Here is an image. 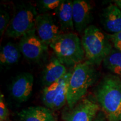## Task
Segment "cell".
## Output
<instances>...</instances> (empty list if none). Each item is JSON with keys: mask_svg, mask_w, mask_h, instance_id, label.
Segmentation results:
<instances>
[{"mask_svg": "<svg viewBox=\"0 0 121 121\" xmlns=\"http://www.w3.org/2000/svg\"><path fill=\"white\" fill-rule=\"evenodd\" d=\"M94 94L109 121H121V78L113 74L105 76L95 87Z\"/></svg>", "mask_w": 121, "mask_h": 121, "instance_id": "cell-1", "label": "cell"}, {"mask_svg": "<svg viewBox=\"0 0 121 121\" xmlns=\"http://www.w3.org/2000/svg\"><path fill=\"white\" fill-rule=\"evenodd\" d=\"M99 73L94 65L87 60L76 65L68 85L67 104L72 108L84 98L87 90L98 81Z\"/></svg>", "mask_w": 121, "mask_h": 121, "instance_id": "cell-2", "label": "cell"}, {"mask_svg": "<svg viewBox=\"0 0 121 121\" xmlns=\"http://www.w3.org/2000/svg\"><path fill=\"white\" fill-rule=\"evenodd\" d=\"M81 42L86 60L99 66L113 48L109 34L90 25L83 33Z\"/></svg>", "mask_w": 121, "mask_h": 121, "instance_id": "cell-3", "label": "cell"}, {"mask_svg": "<svg viewBox=\"0 0 121 121\" xmlns=\"http://www.w3.org/2000/svg\"><path fill=\"white\" fill-rule=\"evenodd\" d=\"M49 47L66 67H75L85 57L81 39L73 32L62 33Z\"/></svg>", "mask_w": 121, "mask_h": 121, "instance_id": "cell-4", "label": "cell"}, {"mask_svg": "<svg viewBox=\"0 0 121 121\" xmlns=\"http://www.w3.org/2000/svg\"><path fill=\"white\" fill-rule=\"evenodd\" d=\"M38 14L37 7L31 3L22 2L16 4L5 35L13 38L22 37L35 29Z\"/></svg>", "mask_w": 121, "mask_h": 121, "instance_id": "cell-5", "label": "cell"}, {"mask_svg": "<svg viewBox=\"0 0 121 121\" xmlns=\"http://www.w3.org/2000/svg\"><path fill=\"white\" fill-rule=\"evenodd\" d=\"M72 71L56 82L44 87L42 93V101L45 107L52 111L60 109L67 103L68 85Z\"/></svg>", "mask_w": 121, "mask_h": 121, "instance_id": "cell-6", "label": "cell"}, {"mask_svg": "<svg viewBox=\"0 0 121 121\" xmlns=\"http://www.w3.org/2000/svg\"><path fill=\"white\" fill-rule=\"evenodd\" d=\"M48 46L39 38L35 29L25 34L20 39L19 47L21 53L31 62H38L47 52Z\"/></svg>", "mask_w": 121, "mask_h": 121, "instance_id": "cell-7", "label": "cell"}, {"mask_svg": "<svg viewBox=\"0 0 121 121\" xmlns=\"http://www.w3.org/2000/svg\"><path fill=\"white\" fill-rule=\"evenodd\" d=\"M99 110L100 106L95 100L84 98L72 108L65 109L62 118L64 121H94Z\"/></svg>", "mask_w": 121, "mask_h": 121, "instance_id": "cell-8", "label": "cell"}, {"mask_svg": "<svg viewBox=\"0 0 121 121\" xmlns=\"http://www.w3.org/2000/svg\"><path fill=\"white\" fill-rule=\"evenodd\" d=\"M35 29L39 38L49 46L63 33L56 18L50 13L38 14Z\"/></svg>", "mask_w": 121, "mask_h": 121, "instance_id": "cell-9", "label": "cell"}, {"mask_svg": "<svg viewBox=\"0 0 121 121\" xmlns=\"http://www.w3.org/2000/svg\"><path fill=\"white\" fill-rule=\"evenodd\" d=\"M34 78L29 72H22L15 77L10 86V93L16 102H26L33 93Z\"/></svg>", "mask_w": 121, "mask_h": 121, "instance_id": "cell-10", "label": "cell"}, {"mask_svg": "<svg viewBox=\"0 0 121 121\" xmlns=\"http://www.w3.org/2000/svg\"><path fill=\"white\" fill-rule=\"evenodd\" d=\"M72 9L75 29L83 33L92 22L93 6L87 0H74Z\"/></svg>", "mask_w": 121, "mask_h": 121, "instance_id": "cell-11", "label": "cell"}, {"mask_svg": "<svg viewBox=\"0 0 121 121\" xmlns=\"http://www.w3.org/2000/svg\"><path fill=\"white\" fill-rule=\"evenodd\" d=\"M100 22L104 30L114 34L121 31V10L116 4H110L103 9Z\"/></svg>", "mask_w": 121, "mask_h": 121, "instance_id": "cell-12", "label": "cell"}, {"mask_svg": "<svg viewBox=\"0 0 121 121\" xmlns=\"http://www.w3.org/2000/svg\"><path fill=\"white\" fill-rule=\"evenodd\" d=\"M67 69L56 57H52L44 67L42 73L43 87L56 82L67 73Z\"/></svg>", "mask_w": 121, "mask_h": 121, "instance_id": "cell-13", "label": "cell"}, {"mask_svg": "<svg viewBox=\"0 0 121 121\" xmlns=\"http://www.w3.org/2000/svg\"><path fill=\"white\" fill-rule=\"evenodd\" d=\"M73 1L62 0L54 11L56 18L63 33L72 32L75 29L73 20Z\"/></svg>", "mask_w": 121, "mask_h": 121, "instance_id": "cell-14", "label": "cell"}, {"mask_svg": "<svg viewBox=\"0 0 121 121\" xmlns=\"http://www.w3.org/2000/svg\"><path fill=\"white\" fill-rule=\"evenodd\" d=\"M20 121H57L53 111L45 107H30L18 113Z\"/></svg>", "mask_w": 121, "mask_h": 121, "instance_id": "cell-15", "label": "cell"}, {"mask_svg": "<svg viewBox=\"0 0 121 121\" xmlns=\"http://www.w3.org/2000/svg\"><path fill=\"white\" fill-rule=\"evenodd\" d=\"M22 57L18 45L12 42L1 47L0 50V65L1 67H10L17 64Z\"/></svg>", "mask_w": 121, "mask_h": 121, "instance_id": "cell-16", "label": "cell"}, {"mask_svg": "<svg viewBox=\"0 0 121 121\" xmlns=\"http://www.w3.org/2000/svg\"><path fill=\"white\" fill-rule=\"evenodd\" d=\"M104 67L121 78V52L113 47L103 61Z\"/></svg>", "mask_w": 121, "mask_h": 121, "instance_id": "cell-17", "label": "cell"}, {"mask_svg": "<svg viewBox=\"0 0 121 121\" xmlns=\"http://www.w3.org/2000/svg\"><path fill=\"white\" fill-rule=\"evenodd\" d=\"M61 1L62 0H40L37 1L35 6L39 14H43L52 10L54 11Z\"/></svg>", "mask_w": 121, "mask_h": 121, "instance_id": "cell-18", "label": "cell"}, {"mask_svg": "<svg viewBox=\"0 0 121 121\" xmlns=\"http://www.w3.org/2000/svg\"><path fill=\"white\" fill-rule=\"evenodd\" d=\"M11 19L9 12L6 9L1 7L0 10V35L1 37L5 34L8 28Z\"/></svg>", "mask_w": 121, "mask_h": 121, "instance_id": "cell-19", "label": "cell"}, {"mask_svg": "<svg viewBox=\"0 0 121 121\" xmlns=\"http://www.w3.org/2000/svg\"><path fill=\"white\" fill-rule=\"evenodd\" d=\"M9 111L4 95H0V121H9Z\"/></svg>", "mask_w": 121, "mask_h": 121, "instance_id": "cell-20", "label": "cell"}, {"mask_svg": "<svg viewBox=\"0 0 121 121\" xmlns=\"http://www.w3.org/2000/svg\"><path fill=\"white\" fill-rule=\"evenodd\" d=\"M113 47L121 52V31L114 34H109Z\"/></svg>", "mask_w": 121, "mask_h": 121, "instance_id": "cell-21", "label": "cell"}, {"mask_svg": "<svg viewBox=\"0 0 121 121\" xmlns=\"http://www.w3.org/2000/svg\"><path fill=\"white\" fill-rule=\"evenodd\" d=\"M107 116L103 112H99L94 121H106Z\"/></svg>", "mask_w": 121, "mask_h": 121, "instance_id": "cell-22", "label": "cell"}, {"mask_svg": "<svg viewBox=\"0 0 121 121\" xmlns=\"http://www.w3.org/2000/svg\"><path fill=\"white\" fill-rule=\"evenodd\" d=\"M114 3L121 10V0H116L114 1Z\"/></svg>", "mask_w": 121, "mask_h": 121, "instance_id": "cell-23", "label": "cell"}]
</instances>
